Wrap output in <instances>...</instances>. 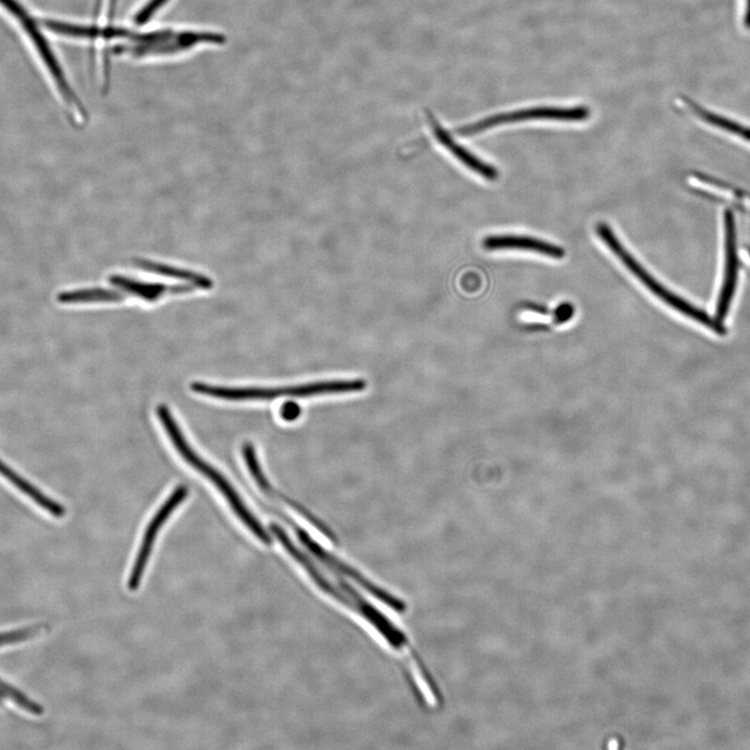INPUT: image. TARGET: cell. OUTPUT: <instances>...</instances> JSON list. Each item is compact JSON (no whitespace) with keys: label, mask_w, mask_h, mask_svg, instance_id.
<instances>
[{"label":"cell","mask_w":750,"mask_h":750,"mask_svg":"<svg viewBox=\"0 0 750 750\" xmlns=\"http://www.w3.org/2000/svg\"><path fill=\"white\" fill-rule=\"evenodd\" d=\"M168 2V0H149V2L143 6L140 11H138L135 15L134 22L138 25H142L150 21L156 13Z\"/></svg>","instance_id":"14"},{"label":"cell","mask_w":750,"mask_h":750,"mask_svg":"<svg viewBox=\"0 0 750 750\" xmlns=\"http://www.w3.org/2000/svg\"><path fill=\"white\" fill-rule=\"evenodd\" d=\"M156 415L160 419L161 424L169 437L171 443L175 447L177 452L183 460L193 469L201 473L213 483L217 489L221 492V495L226 497L228 503L235 512L237 517L245 523L246 528L253 532V534L259 539L260 541L266 545L272 544V538L264 529V526L255 518L252 512L247 508V505L243 502V499L238 495V492L230 484L229 480L222 475V473L214 469V466L203 460L202 457L197 453L193 447L188 442L185 435H183L180 429L179 424L174 418L169 407L165 405H161L156 407Z\"/></svg>","instance_id":"1"},{"label":"cell","mask_w":750,"mask_h":750,"mask_svg":"<svg viewBox=\"0 0 750 750\" xmlns=\"http://www.w3.org/2000/svg\"><path fill=\"white\" fill-rule=\"evenodd\" d=\"M188 488L186 486H180L174 491L173 495L161 506L160 510L156 512L153 521L147 526L146 534H144L143 540L138 552L136 562L131 569L129 578V588L135 591L139 588L144 572H146L147 566L153 552L154 545L156 540L159 531L163 528L170 515L176 510L183 500L188 496Z\"/></svg>","instance_id":"7"},{"label":"cell","mask_w":750,"mask_h":750,"mask_svg":"<svg viewBox=\"0 0 750 750\" xmlns=\"http://www.w3.org/2000/svg\"><path fill=\"white\" fill-rule=\"evenodd\" d=\"M746 26L748 30H750V0L746 2V19H745Z\"/></svg>","instance_id":"16"},{"label":"cell","mask_w":750,"mask_h":750,"mask_svg":"<svg viewBox=\"0 0 750 750\" xmlns=\"http://www.w3.org/2000/svg\"><path fill=\"white\" fill-rule=\"evenodd\" d=\"M686 103L691 109H693L696 115L701 118L702 121L713 124L714 127L728 130L729 133L745 138V139L750 141V129L742 127V125L727 120V118H723L722 116L710 113V112L700 107L699 104H696L692 101L686 100Z\"/></svg>","instance_id":"13"},{"label":"cell","mask_w":750,"mask_h":750,"mask_svg":"<svg viewBox=\"0 0 750 750\" xmlns=\"http://www.w3.org/2000/svg\"><path fill=\"white\" fill-rule=\"evenodd\" d=\"M618 746H620V743H618L617 740H612L609 742L608 747L610 749H616Z\"/></svg>","instance_id":"18"},{"label":"cell","mask_w":750,"mask_h":750,"mask_svg":"<svg viewBox=\"0 0 750 750\" xmlns=\"http://www.w3.org/2000/svg\"><path fill=\"white\" fill-rule=\"evenodd\" d=\"M483 246L487 250L522 249L537 253L554 259H563L565 250L551 243L522 236H491L486 238Z\"/></svg>","instance_id":"11"},{"label":"cell","mask_w":750,"mask_h":750,"mask_svg":"<svg viewBox=\"0 0 750 750\" xmlns=\"http://www.w3.org/2000/svg\"><path fill=\"white\" fill-rule=\"evenodd\" d=\"M597 235L607 246L611 252L613 253L622 264L633 273L638 280H639L644 286H646L650 292H653L657 298L665 302L668 306L674 308V310L686 315L687 317L693 319L700 324L707 326L710 330L714 331L719 335H725L727 330L720 322L710 317L708 314L699 310L692 305H690L685 299L679 298V296L671 292L660 284L659 281L653 278L642 265L639 264L633 255H631L628 249L625 248L620 239L617 238L613 230L607 225V223H598L596 227Z\"/></svg>","instance_id":"4"},{"label":"cell","mask_w":750,"mask_h":750,"mask_svg":"<svg viewBox=\"0 0 750 750\" xmlns=\"http://www.w3.org/2000/svg\"><path fill=\"white\" fill-rule=\"evenodd\" d=\"M726 228V273L723 280L719 307H717L716 320L720 322L727 317L738 278V255L736 247V227L734 215L730 210L725 214Z\"/></svg>","instance_id":"8"},{"label":"cell","mask_w":750,"mask_h":750,"mask_svg":"<svg viewBox=\"0 0 750 750\" xmlns=\"http://www.w3.org/2000/svg\"><path fill=\"white\" fill-rule=\"evenodd\" d=\"M0 703H2V697H0Z\"/></svg>","instance_id":"19"},{"label":"cell","mask_w":750,"mask_h":750,"mask_svg":"<svg viewBox=\"0 0 750 750\" xmlns=\"http://www.w3.org/2000/svg\"><path fill=\"white\" fill-rule=\"evenodd\" d=\"M429 121L433 133L435 135L436 139L441 146H443L450 151V153L455 156L457 159L460 163H463L467 168H469L473 171V173H477L480 176H483L486 180L496 181L497 179L498 173L495 167L489 165V164L480 161L478 157L471 154L469 149L460 147V144L453 140V138L450 135L449 131L441 127L440 123L435 120V118H433V116L430 115Z\"/></svg>","instance_id":"10"},{"label":"cell","mask_w":750,"mask_h":750,"mask_svg":"<svg viewBox=\"0 0 750 750\" xmlns=\"http://www.w3.org/2000/svg\"><path fill=\"white\" fill-rule=\"evenodd\" d=\"M0 4L17 19L19 23L22 24V29L26 31V34H28L32 43L36 46L39 55L41 56L46 67H48L52 78H54L65 103L67 104L72 114L76 116V121H85V117H87L85 109L80 98L77 97L74 89L71 88L60 63L58 62V58L49 46L48 39L44 37L42 31L39 29L35 19L30 15L28 10L18 0H0Z\"/></svg>","instance_id":"5"},{"label":"cell","mask_w":750,"mask_h":750,"mask_svg":"<svg viewBox=\"0 0 750 750\" xmlns=\"http://www.w3.org/2000/svg\"><path fill=\"white\" fill-rule=\"evenodd\" d=\"M117 5V0H110V17H113L115 13V8Z\"/></svg>","instance_id":"17"},{"label":"cell","mask_w":750,"mask_h":750,"mask_svg":"<svg viewBox=\"0 0 750 750\" xmlns=\"http://www.w3.org/2000/svg\"><path fill=\"white\" fill-rule=\"evenodd\" d=\"M40 22L46 29L56 32L58 35L67 36L78 39H87V40H127L130 34L128 29L120 28L109 24L107 26L97 25H78L58 21H50V19H43Z\"/></svg>","instance_id":"9"},{"label":"cell","mask_w":750,"mask_h":750,"mask_svg":"<svg viewBox=\"0 0 750 750\" xmlns=\"http://www.w3.org/2000/svg\"><path fill=\"white\" fill-rule=\"evenodd\" d=\"M127 41L112 49V54L134 58L176 56L201 45H223L227 38L214 31L156 30L131 31Z\"/></svg>","instance_id":"2"},{"label":"cell","mask_w":750,"mask_h":750,"mask_svg":"<svg viewBox=\"0 0 750 750\" xmlns=\"http://www.w3.org/2000/svg\"><path fill=\"white\" fill-rule=\"evenodd\" d=\"M281 417L286 421H294L300 416L301 407L294 401H288L281 407Z\"/></svg>","instance_id":"15"},{"label":"cell","mask_w":750,"mask_h":750,"mask_svg":"<svg viewBox=\"0 0 750 750\" xmlns=\"http://www.w3.org/2000/svg\"><path fill=\"white\" fill-rule=\"evenodd\" d=\"M0 476L4 478L6 480H9V482L14 486L15 488L21 490L24 496L31 499V502H34L37 505L40 506V508L48 512L49 514L55 516L56 518H62L65 515L66 510L61 504H58L55 502L54 499L46 496L44 493L36 488L34 485H31L29 480H26L19 476L14 470H12L8 465L3 462L2 460H0Z\"/></svg>","instance_id":"12"},{"label":"cell","mask_w":750,"mask_h":750,"mask_svg":"<svg viewBox=\"0 0 750 750\" xmlns=\"http://www.w3.org/2000/svg\"><path fill=\"white\" fill-rule=\"evenodd\" d=\"M363 379L327 380L299 386L276 388H233L213 386L195 381L191 385L197 394L228 401L272 400L279 397H311L328 396V394H344L363 391L366 388Z\"/></svg>","instance_id":"3"},{"label":"cell","mask_w":750,"mask_h":750,"mask_svg":"<svg viewBox=\"0 0 750 750\" xmlns=\"http://www.w3.org/2000/svg\"><path fill=\"white\" fill-rule=\"evenodd\" d=\"M589 117V108L583 107V105L572 108L537 107L493 115L458 129L457 133L460 136H473L504 124L532 121L582 122L587 121Z\"/></svg>","instance_id":"6"}]
</instances>
